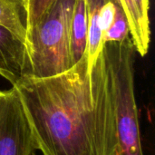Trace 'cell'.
<instances>
[{
  "instance_id": "cell-12",
  "label": "cell",
  "mask_w": 155,
  "mask_h": 155,
  "mask_svg": "<svg viewBox=\"0 0 155 155\" xmlns=\"http://www.w3.org/2000/svg\"><path fill=\"white\" fill-rule=\"evenodd\" d=\"M31 155H35V153H32V154H31Z\"/></svg>"
},
{
  "instance_id": "cell-8",
  "label": "cell",
  "mask_w": 155,
  "mask_h": 155,
  "mask_svg": "<svg viewBox=\"0 0 155 155\" xmlns=\"http://www.w3.org/2000/svg\"><path fill=\"white\" fill-rule=\"evenodd\" d=\"M88 36L84 0H76L70 25V58L74 66L86 54Z\"/></svg>"
},
{
  "instance_id": "cell-11",
  "label": "cell",
  "mask_w": 155,
  "mask_h": 155,
  "mask_svg": "<svg viewBox=\"0 0 155 155\" xmlns=\"http://www.w3.org/2000/svg\"><path fill=\"white\" fill-rule=\"evenodd\" d=\"M56 0H27V31L37 25Z\"/></svg>"
},
{
  "instance_id": "cell-6",
  "label": "cell",
  "mask_w": 155,
  "mask_h": 155,
  "mask_svg": "<svg viewBox=\"0 0 155 155\" xmlns=\"http://www.w3.org/2000/svg\"><path fill=\"white\" fill-rule=\"evenodd\" d=\"M27 65L25 43L0 25V75L14 86L26 76Z\"/></svg>"
},
{
  "instance_id": "cell-4",
  "label": "cell",
  "mask_w": 155,
  "mask_h": 155,
  "mask_svg": "<svg viewBox=\"0 0 155 155\" xmlns=\"http://www.w3.org/2000/svg\"><path fill=\"white\" fill-rule=\"evenodd\" d=\"M35 150L17 91H0V155H31Z\"/></svg>"
},
{
  "instance_id": "cell-7",
  "label": "cell",
  "mask_w": 155,
  "mask_h": 155,
  "mask_svg": "<svg viewBox=\"0 0 155 155\" xmlns=\"http://www.w3.org/2000/svg\"><path fill=\"white\" fill-rule=\"evenodd\" d=\"M127 17L130 36L136 52L147 54L151 43L150 0H119Z\"/></svg>"
},
{
  "instance_id": "cell-10",
  "label": "cell",
  "mask_w": 155,
  "mask_h": 155,
  "mask_svg": "<svg viewBox=\"0 0 155 155\" xmlns=\"http://www.w3.org/2000/svg\"><path fill=\"white\" fill-rule=\"evenodd\" d=\"M130 36L129 24L121 4L117 6L114 19L104 34V44L107 42H122Z\"/></svg>"
},
{
  "instance_id": "cell-3",
  "label": "cell",
  "mask_w": 155,
  "mask_h": 155,
  "mask_svg": "<svg viewBox=\"0 0 155 155\" xmlns=\"http://www.w3.org/2000/svg\"><path fill=\"white\" fill-rule=\"evenodd\" d=\"M76 0H56L45 15L27 31L28 56L25 78H45L73 67L70 58V25Z\"/></svg>"
},
{
  "instance_id": "cell-1",
  "label": "cell",
  "mask_w": 155,
  "mask_h": 155,
  "mask_svg": "<svg viewBox=\"0 0 155 155\" xmlns=\"http://www.w3.org/2000/svg\"><path fill=\"white\" fill-rule=\"evenodd\" d=\"M13 87L43 155H115L114 105L100 54L90 70L85 54L64 73Z\"/></svg>"
},
{
  "instance_id": "cell-2",
  "label": "cell",
  "mask_w": 155,
  "mask_h": 155,
  "mask_svg": "<svg viewBox=\"0 0 155 155\" xmlns=\"http://www.w3.org/2000/svg\"><path fill=\"white\" fill-rule=\"evenodd\" d=\"M135 48L131 36L107 42L100 57L114 105L117 148L115 155H144L134 94Z\"/></svg>"
},
{
  "instance_id": "cell-9",
  "label": "cell",
  "mask_w": 155,
  "mask_h": 155,
  "mask_svg": "<svg viewBox=\"0 0 155 155\" xmlns=\"http://www.w3.org/2000/svg\"><path fill=\"white\" fill-rule=\"evenodd\" d=\"M27 0H0V25L25 43L27 35Z\"/></svg>"
},
{
  "instance_id": "cell-5",
  "label": "cell",
  "mask_w": 155,
  "mask_h": 155,
  "mask_svg": "<svg viewBox=\"0 0 155 155\" xmlns=\"http://www.w3.org/2000/svg\"><path fill=\"white\" fill-rule=\"evenodd\" d=\"M87 24L86 56L89 70L93 67L104 46V34L112 25L119 0H84Z\"/></svg>"
}]
</instances>
